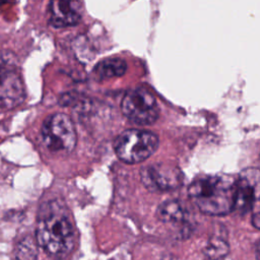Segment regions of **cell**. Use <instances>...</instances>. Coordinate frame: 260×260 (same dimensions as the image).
Listing matches in <instances>:
<instances>
[{
	"label": "cell",
	"mask_w": 260,
	"mask_h": 260,
	"mask_svg": "<svg viewBox=\"0 0 260 260\" xmlns=\"http://www.w3.org/2000/svg\"><path fill=\"white\" fill-rule=\"evenodd\" d=\"M75 228L70 212L61 200L42 205L36 228V242L48 254L61 256L70 252L75 243Z\"/></svg>",
	"instance_id": "cell-1"
},
{
	"label": "cell",
	"mask_w": 260,
	"mask_h": 260,
	"mask_svg": "<svg viewBox=\"0 0 260 260\" xmlns=\"http://www.w3.org/2000/svg\"><path fill=\"white\" fill-rule=\"evenodd\" d=\"M236 180L223 175L202 176L194 180L188 195L198 209L208 215H225L234 210Z\"/></svg>",
	"instance_id": "cell-2"
},
{
	"label": "cell",
	"mask_w": 260,
	"mask_h": 260,
	"mask_svg": "<svg viewBox=\"0 0 260 260\" xmlns=\"http://www.w3.org/2000/svg\"><path fill=\"white\" fill-rule=\"evenodd\" d=\"M158 147V137L150 131L129 129L114 142L116 155L126 164H138L150 157Z\"/></svg>",
	"instance_id": "cell-3"
},
{
	"label": "cell",
	"mask_w": 260,
	"mask_h": 260,
	"mask_svg": "<svg viewBox=\"0 0 260 260\" xmlns=\"http://www.w3.org/2000/svg\"><path fill=\"white\" fill-rule=\"evenodd\" d=\"M41 138L45 147L54 154H69L77 141L74 124L63 113H55L46 118L41 129Z\"/></svg>",
	"instance_id": "cell-4"
},
{
	"label": "cell",
	"mask_w": 260,
	"mask_h": 260,
	"mask_svg": "<svg viewBox=\"0 0 260 260\" xmlns=\"http://www.w3.org/2000/svg\"><path fill=\"white\" fill-rule=\"evenodd\" d=\"M123 115L138 125H151L159 116V108L153 94L143 88L129 89L121 102Z\"/></svg>",
	"instance_id": "cell-5"
},
{
	"label": "cell",
	"mask_w": 260,
	"mask_h": 260,
	"mask_svg": "<svg viewBox=\"0 0 260 260\" xmlns=\"http://www.w3.org/2000/svg\"><path fill=\"white\" fill-rule=\"evenodd\" d=\"M140 178L144 187L151 192L172 191L183 182L181 171L167 162H155L143 167L140 170Z\"/></svg>",
	"instance_id": "cell-6"
},
{
	"label": "cell",
	"mask_w": 260,
	"mask_h": 260,
	"mask_svg": "<svg viewBox=\"0 0 260 260\" xmlns=\"http://www.w3.org/2000/svg\"><path fill=\"white\" fill-rule=\"evenodd\" d=\"M260 208V170L250 168L236 180L234 210L247 213Z\"/></svg>",
	"instance_id": "cell-7"
},
{
	"label": "cell",
	"mask_w": 260,
	"mask_h": 260,
	"mask_svg": "<svg viewBox=\"0 0 260 260\" xmlns=\"http://www.w3.org/2000/svg\"><path fill=\"white\" fill-rule=\"evenodd\" d=\"M25 99L21 77L12 69L0 67V115L20 106Z\"/></svg>",
	"instance_id": "cell-8"
},
{
	"label": "cell",
	"mask_w": 260,
	"mask_h": 260,
	"mask_svg": "<svg viewBox=\"0 0 260 260\" xmlns=\"http://www.w3.org/2000/svg\"><path fill=\"white\" fill-rule=\"evenodd\" d=\"M81 3L76 1H51L48 6V19L54 27L77 24L81 19Z\"/></svg>",
	"instance_id": "cell-9"
},
{
	"label": "cell",
	"mask_w": 260,
	"mask_h": 260,
	"mask_svg": "<svg viewBox=\"0 0 260 260\" xmlns=\"http://www.w3.org/2000/svg\"><path fill=\"white\" fill-rule=\"evenodd\" d=\"M127 69L126 62L118 57L107 58L100 61L92 70L93 78L98 81H104L114 77L124 75Z\"/></svg>",
	"instance_id": "cell-10"
},
{
	"label": "cell",
	"mask_w": 260,
	"mask_h": 260,
	"mask_svg": "<svg viewBox=\"0 0 260 260\" xmlns=\"http://www.w3.org/2000/svg\"><path fill=\"white\" fill-rule=\"evenodd\" d=\"M156 216L164 222L179 224L186 219V209L179 200H167L157 207Z\"/></svg>",
	"instance_id": "cell-11"
},
{
	"label": "cell",
	"mask_w": 260,
	"mask_h": 260,
	"mask_svg": "<svg viewBox=\"0 0 260 260\" xmlns=\"http://www.w3.org/2000/svg\"><path fill=\"white\" fill-rule=\"evenodd\" d=\"M37 242L29 238L21 240L16 249V258L18 260H36L38 255Z\"/></svg>",
	"instance_id": "cell-12"
},
{
	"label": "cell",
	"mask_w": 260,
	"mask_h": 260,
	"mask_svg": "<svg viewBox=\"0 0 260 260\" xmlns=\"http://www.w3.org/2000/svg\"><path fill=\"white\" fill-rule=\"evenodd\" d=\"M229 252L228 244L221 239H212L205 249V254L211 260H218Z\"/></svg>",
	"instance_id": "cell-13"
},
{
	"label": "cell",
	"mask_w": 260,
	"mask_h": 260,
	"mask_svg": "<svg viewBox=\"0 0 260 260\" xmlns=\"http://www.w3.org/2000/svg\"><path fill=\"white\" fill-rule=\"evenodd\" d=\"M252 224L260 230V211L255 212L252 216Z\"/></svg>",
	"instance_id": "cell-14"
},
{
	"label": "cell",
	"mask_w": 260,
	"mask_h": 260,
	"mask_svg": "<svg viewBox=\"0 0 260 260\" xmlns=\"http://www.w3.org/2000/svg\"><path fill=\"white\" fill-rule=\"evenodd\" d=\"M255 254H256V259H257V260H260V240L258 241V243H257V245H256Z\"/></svg>",
	"instance_id": "cell-15"
},
{
	"label": "cell",
	"mask_w": 260,
	"mask_h": 260,
	"mask_svg": "<svg viewBox=\"0 0 260 260\" xmlns=\"http://www.w3.org/2000/svg\"><path fill=\"white\" fill-rule=\"evenodd\" d=\"M0 4H2V2H0Z\"/></svg>",
	"instance_id": "cell-16"
}]
</instances>
